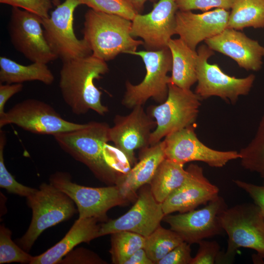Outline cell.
<instances>
[{
	"label": "cell",
	"mask_w": 264,
	"mask_h": 264,
	"mask_svg": "<svg viewBox=\"0 0 264 264\" xmlns=\"http://www.w3.org/2000/svg\"><path fill=\"white\" fill-rule=\"evenodd\" d=\"M239 154L242 167L258 173L264 179V114L253 138Z\"/></svg>",
	"instance_id": "cell-28"
},
{
	"label": "cell",
	"mask_w": 264,
	"mask_h": 264,
	"mask_svg": "<svg viewBox=\"0 0 264 264\" xmlns=\"http://www.w3.org/2000/svg\"><path fill=\"white\" fill-rule=\"evenodd\" d=\"M183 242L184 241L176 232L160 225L146 238L144 249L154 264H157Z\"/></svg>",
	"instance_id": "cell-27"
},
{
	"label": "cell",
	"mask_w": 264,
	"mask_h": 264,
	"mask_svg": "<svg viewBox=\"0 0 264 264\" xmlns=\"http://www.w3.org/2000/svg\"><path fill=\"white\" fill-rule=\"evenodd\" d=\"M201 100L191 89L169 83L166 100L158 105L150 106L147 112L156 122L151 135L150 145L156 144L170 133L193 125Z\"/></svg>",
	"instance_id": "cell-6"
},
{
	"label": "cell",
	"mask_w": 264,
	"mask_h": 264,
	"mask_svg": "<svg viewBox=\"0 0 264 264\" xmlns=\"http://www.w3.org/2000/svg\"><path fill=\"white\" fill-rule=\"evenodd\" d=\"M110 252L113 264H124L137 250L144 248L146 238L130 231H120L111 234Z\"/></svg>",
	"instance_id": "cell-29"
},
{
	"label": "cell",
	"mask_w": 264,
	"mask_h": 264,
	"mask_svg": "<svg viewBox=\"0 0 264 264\" xmlns=\"http://www.w3.org/2000/svg\"><path fill=\"white\" fill-rule=\"evenodd\" d=\"M231 9L227 27L264 28V0H234Z\"/></svg>",
	"instance_id": "cell-26"
},
{
	"label": "cell",
	"mask_w": 264,
	"mask_h": 264,
	"mask_svg": "<svg viewBox=\"0 0 264 264\" xmlns=\"http://www.w3.org/2000/svg\"><path fill=\"white\" fill-rule=\"evenodd\" d=\"M94 218H78L65 237L44 253L34 256L30 264H55L78 244L99 237L100 225Z\"/></svg>",
	"instance_id": "cell-22"
},
{
	"label": "cell",
	"mask_w": 264,
	"mask_h": 264,
	"mask_svg": "<svg viewBox=\"0 0 264 264\" xmlns=\"http://www.w3.org/2000/svg\"><path fill=\"white\" fill-rule=\"evenodd\" d=\"M227 207L224 199L218 196L201 209L175 215H167L163 220L184 242L190 244L198 243L205 239L220 234L223 231L219 216Z\"/></svg>",
	"instance_id": "cell-15"
},
{
	"label": "cell",
	"mask_w": 264,
	"mask_h": 264,
	"mask_svg": "<svg viewBox=\"0 0 264 264\" xmlns=\"http://www.w3.org/2000/svg\"><path fill=\"white\" fill-rule=\"evenodd\" d=\"M188 175L184 165L165 158L159 166L150 183L157 201L163 202L185 180Z\"/></svg>",
	"instance_id": "cell-25"
},
{
	"label": "cell",
	"mask_w": 264,
	"mask_h": 264,
	"mask_svg": "<svg viewBox=\"0 0 264 264\" xmlns=\"http://www.w3.org/2000/svg\"><path fill=\"white\" fill-rule=\"evenodd\" d=\"M8 30L13 46L31 62L47 64L58 58L45 38L42 18L36 14L13 7Z\"/></svg>",
	"instance_id": "cell-12"
},
{
	"label": "cell",
	"mask_w": 264,
	"mask_h": 264,
	"mask_svg": "<svg viewBox=\"0 0 264 264\" xmlns=\"http://www.w3.org/2000/svg\"><path fill=\"white\" fill-rule=\"evenodd\" d=\"M109 129L110 142L121 151L132 165L136 164L134 152L150 146L152 132L156 122L143 106H136L126 115H116Z\"/></svg>",
	"instance_id": "cell-16"
},
{
	"label": "cell",
	"mask_w": 264,
	"mask_h": 264,
	"mask_svg": "<svg viewBox=\"0 0 264 264\" xmlns=\"http://www.w3.org/2000/svg\"><path fill=\"white\" fill-rule=\"evenodd\" d=\"M38 81L50 85L54 76L46 64L33 62L23 65L4 56L0 57V84H22L24 82Z\"/></svg>",
	"instance_id": "cell-24"
},
{
	"label": "cell",
	"mask_w": 264,
	"mask_h": 264,
	"mask_svg": "<svg viewBox=\"0 0 264 264\" xmlns=\"http://www.w3.org/2000/svg\"><path fill=\"white\" fill-rule=\"evenodd\" d=\"M50 183L66 194L77 207L79 218H94L108 221L107 213L111 208L123 205L128 199L116 185L90 187L71 181L66 172H57L50 177Z\"/></svg>",
	"instance_id": "cell-8"
},
{
	"label": "cell",
	"mask_w": 264,
	"mask_h": 264,
	"mask_svg": "<svg viewBox=\"0 0 264 264\" xmlns=\"http://www.w3.org/2000/svg\"><path fill=\"white\" fill-rule=\"evenodd\" d=\"M172 57V75L169 83L190 89L197 82V51L191 49L180 38L171 39L168 44Z\"/></svg>",
	"instance_id": "cell-23"
},
{
	"label": "cell",
	"mask_w": 264,
	"mask_h": 264,
	"mask_svg": "<svg viewBox=\"0 0 264 264\" xmlns=\"http://www.w3.org/2000/svg\"><path fill=\"white\" fill-rule=\"evenodd\" d=\"M59 264H106L93 252L83 248L71 251Z\"/></svg>",
	"instance_id": "cell-37"
},
{
	"label": "cell",
	"mask_w": 264,
	"mask_h": 264,
	"mask_svg": "<svg viewBox=\"0 0 264 264\" xmlns=\"http://www.w3.org/2000/svg\"><path fill=\"white\" fill-rule=\"evenodd\" d=\"M110 128L107 123L91 121L81 129L53 136L63 151L86 165L98 179L115 185L120 176L108 162Z\"/></svg>",
	"instance_id": "cell-2"
},
{
	"label": "cell",
	"mask_w": 264,
	"mask_h": 264,
	"mask_svg": "<svg viewBox=\"0 0 264 264\" xmlns=\"http://www.w3.org/2000/svg\"><path fill=\"white\" fill-rule=\"evenodd\" d=\"M190 244L183 242L165 256L157 264H191L192 260Z\"/></svg>",
	"instance_id": "cell-36"
},
{
	"label": "cell",
	"mask_w": 264,
	"mask_h": 264,
	"mask_svg": "<svg viewBox=\"0 0 264 264\" xmlns=\"http://www.w3.org/2000/svg\"><path fill=\"white\" fill-rule=\"evenodd\" d=\"M94 10L122 17L132 21L138 13L125 0H83Z\"/></svg>",
	"instance_id": "cell-32"
},
{
	"label": "cell",
	"mask_w": 264,
	"mask_h": 264,
	"mask_svg": "<svg viewBox=\"0 0 264 264\" xmlns=\"http://www.w3.org/2000/svg\"><path fill=\"white\" fill-rule=\"evenodd\" d=\"M233 181L238 187L249 194L264 217V186H258L238 179Z\"/></svg>",
	"instance_id": "cell-38"
},
{
	"label": "cell",
	"mask_w": 264,
	"mask_h": 264,
	"mask_svg": "<svg viewBox=\"0 0 264 264\" xmlns=\"http://www.w3.org/2000/svg\"><path fill=\"white\" fill-rule=\"evenodd\" d=\"M128 2L132 7L138 13H139L143 8L145 3L147 1H152L153 0H125Z\"/></svg>",
	"instance_id": "cell-41"
},
{
	"label": "cell",
	"mask_w": 264,
	"mask_h": 264,
	"mask_svg": "<svg viewBox=\"0 0 264 264\" xmlns=\"http://www.w3.org/2000/svg\"><path fill=\"white\" fill-rule=\"evenodd\" d=\"M22 88L23 85L21 83L0 84V117L5 113L4 106L8 100Z\"/></svg>",
	"instance_id": "cell-39"
},
{
	"label": "cell",
	"mask_w": 264,
	"mask_h": 264,
	"mask_svg": "<svg viewBox=\"0 0 264 264\" xmlns=\"http://www.w3.org/2000/svg\"><path fill=\"white\" fill-rule=\"evenodd\" d=\"M219 219L228 239L226 250L220 253L217 262L230 263L241 247L253 249L261 260L264 259V217L256 204L244 203L227 207Z\"/></svg>",
	"instance_id": "cell-4"
},
{
	"label": "cell",
	"mask_w": 264,
	"mask_h": 264,
	"mask_svg": "<svg viewBox=\"0 0 264 264\" xmlns=\"http://www.w3.org/2000/svg\"><path fill=\"white\" fill-rule=\"evenodd\" d=\"M230 12L216 8L201 14L178 10L176 13V34L191 49L202 41L215 36L227 27Z\"/></svg>",
	"instance_id": "cell-20"
},
{
	"label": "cell",
	"mask_w": 264,
	"mask_h": 264,
	"mask_svg": "<svg viewBox=\"0 0 264 264\" xmlns=\"http://www.w3.org/2000/svg\"><path fill=\"white\" fill-rule=\"evenodd\" d=\"M34 256L17 245L11 239V231L1 225L0 227V264L20 263L30 264Z\"/></svg>",
	"instance_id": "cell-30"
},
{
	"label": "cell",
	"mask_w": 264,
	"mask_h": 264,
	"mask_svg": "<svg viewBox=\"0 0 264 264\" xmlns=\"http://www.w3.org/2000/svg\"><path fill=\"white\" fill-rule=\"evenodd\" d=\"M131 29L129 20L90 9L85 15L83 39L92 55L107 62L120 53L131 54L143 44L132 36Z\"/></svg>",
	"instance_id": "cell-3"
},
{
	"label": "cell",
	"mask_w": 264,
	"mask_h": 264,
	"mask_svg": "<svg viewBox=\"0 0 264 264\" xmlns=\"http://www.w3.org/2000/svg\"><path fill=\"white\" fill-rule=\"evenodd\" d=\"M52 2L56 6H58L60 4V0H52Z\"/></svg>",
	"instance_id": "cell-42"
},
{
	"label": "cell",
	"mask_w": 264,
	"mask_h": 264,
	"mask_svg": "<svg viewBox=\"0 0 264 264\" xmlns=\"http://www.w3.org/2000/svg\"><path fill=\"white\" fill-rule=\"evenodd\" d=\"M166 158L184 165L201 161L214 168H221L229 161L240 159L239 152L212 149L198 138L193 125L167 135L163 140Z\"/></svg>",
	"instance_id": "cell-13"
},
{
	"label": "cell",
	"mask_w": 264,
	"mask_h": 264,
	"mask_svg": "<svg viewBox=\"0 0 264 264\" xmlns=\"http://www.w3.org/2000/svg\"><path fill=\"white\" fill-rule=\"evenodd\" d=\"M5 132L0 130V187L7 192L20 196L27 197L37 189L19 183L7 170L4 161V149L6 144Z\"/></svg>",
	"instance_id": "cell-31"
},
{
	"label": "cell",
	"mask_w": 264,
	"mask_h": 264,
	"mask_svg": "<svg viewBox=\"0 0 264 264\" xmlns=\"http://www.w3.org/2000/svg\"><path fill=\"white\" fill-rule=\"evenodd\" d=\"M140 150L139 161L127 174L119 177L115 184L128 199H131L142 186L150 184L166 158L163 140Z\"/></svg>",
	"instance_id": "cell-21"
},
{
	"label": "cell",
	"mask_w": 264,
	"mask_h": 264,
	"mask_svg": "<svg viewBox=\"0 0 264 264\" xmlns=\"http://www.w3.org/2000/svg\"><path fill=\"white\" fill-rule=\"evenodd\" d=\"M178 10L189 11L200 10L208 11L213 8L231 9L234 0H174Z\"/></svg>",
	"instance_id": "cell-33"
},
{
	"label": "cell",
	"mask_w": 264,
	"mask_h": 264,
	"mask_svg": "<svg viewBox=\"0 0 264 264\" xmlns=\"http://www.w3.org/2000/svg\"><path fill=\"white\" fill-rule=\"evenodd\" d=\"M204 42L210 49L231 58L245 70L258 71L262 68L264 46L242 32L227 27Z\"/></svg>",
	"instance_id": "cell-19"
},
{
	"label": "cell",
	"mask_w": 264,
	"mask_h": 264,
	"mask_svg": "<svg viewBox=\"0 0 264 264\" xmlns=\"http://www.w3.org/2000/svg\"><path fill=\"white\" fill-rule=\"evenodd\" d=\"M82 4L83 0H65L48 18H42L46 42L63 62L92 54L87 42L78 39L74 32V12Z\"/></svg>",
	"instance_id": "cell-9"
},
{
	"label": "cell",
	"mask_w": 264,
	"mask_h": 264,
	"mask_svg": "<svg viewBox=\"0 0 264 264\" xmlns=\"http://www.w3.org/2000/svg\"><path fill=\"white\" fill-rule=\"evenodd\" d=\"M0 2L22 8L43 19L49 17L48 12L52 7L51 0H0Z\"/></svg>",
	"instance_id": "cell-34"
},
{
	"label": "cell",
	"mask_w": 264,
	"mask_h": 264,
	"mask_svg": "<svg viewBox=\"0 0 264 264\" xmlns=\"http://www.w3.org/2000/svg\"><path fill=\"white\" fill-rule=\"evenodd\" d=\"M109 70L106 61L92 54L63 62L59 88L64 101L73 113L84 114L92 110L104 115L109 111L94 82Z\"/></svg>",
	"instance_id": "cell-1"
},
{
	"label": "cell",
	"mask_w": 264,
	"mask_h": 264,
	"mask_svg": "<svg viewBox=\"0 0 264 264\" xmlns=\"http://www.w3.org/2000/svg\"><path fill=\"white\" fill-rule=\"evenodd\" d=\"M26 198L32 211V218L28 229L18 243L27 252L44 230L69 219L76 209L73 201L50 183L41 184L39 189Z\"/></svg>",
	"instance_id": "cell-5"
},
{
	"label": "cell",
	"mask_w": 264,
	"mask_h": 264,
	"mask_svg": "<svg viewBox=\"0 0 264 264\" xmlns=\"http://www.w3.org/2000/svg\"><path fill=\"white\" fill-rule=\"evenodd\" d=\"M131 54L142 58L146 73L142 81L137 85L126 82L122 104L132 109L136 106H143L151 98L159 104L164 102L168 96L170 78L167 74L172 67V57L169 48L136 51Z\"/></svg>",
	"instance_id": "cell-7"
},
{
	"label": "cell",
	"mask_w": 264,
	"mask_h": 264,
	"mask_svg": "<svg viewBox=\"0 0 264 264\" xmlns=\"http://www.w3.org/2000/svg\"><path fill=\"white\" fill-rule=\"evenodd\" d=\"M199 247L191 264H213L217 262L221 252L219 244L215 241L202 240L198 243Z\"/></svg>",
	"instance_id": "cell-35"
},
{
	"label": "cell",
	"mask_w": 264,
	"mask_h": 264,
	"mask_svg": "<svg viewBox=\"0 0 264 264\" xmlns=\"http://www.w3.org/2000/svg\"><path fill=\"white\" fill-rule=\"evenodd\" d=\"M165 216L162 203L156 200L150 188H144L126 213L100 225L99 237L127 231L146 238L160 225Z\"/></svg>",
	"instance_id": "cell-17"
},
{
	"label": "cell",
	"mask_w": 264,
	"mask_h": 264,
	"mask_svg": "<svg viewBox=\"0 0 264 264\" xmlns=\"http://www.w3.org/2000/svg\"><path fill=\"white\" fill-rule=\"evenodd\" d=\"M178 10L174 0H158L150 12L135 16L132 21V36L142 39L143 45L148 50L168 47L171 37L176 34Z\"/></svg>",
	"instance_id": "cell-14"
},
{
	"label": "cell",
	"mask_w": 264,
	"mask_h": 264,
	"mask_svg": "<svg viewBox=\"0 0 264 264\" xmlns=\"http://www.w3.org/2000/svg\"><path fill=\"white\" fill-rule=\"evenodd\" d=\"M124 264H154L148 256L144 248L134 253Z\"/></svg>",
	"instance_id": "cell-40"
},
{
	"label": "cell",
	"mask_w": 264,
	"mask_h": 264,
	"mask_svg": "<svg viewBox=\"0 0 264 264\" xmlns=\"http://www.w3.org/2000/svg\"><path fill=\"white\" fill-rule=\"evenodd\" d=\"M186 169L188 175L184 182L162 203L165 216L195 210L219 196V188L205 176L202 167L191 164Z\"/></svg>",
	"instance_id": "cell-18"
},
{
	"label": "cell",
	"mask_w": 264,
	"mask_h": 264,
	"mask_svg": "<svg viewBox=\"0 0 264 264\" xmlns=\"http://www.w3.org/2000/svg\"><path fill=\"white\" fill-rule=\"evenodd\" d=\"M197 52L198 84L195 92L202 100L217 96L234 104L240 96L249 93L255 80L254 74L238 78L225 73L217 64H209L208 59L215 53L206 44L199 46Z\"/></svg>",
	"instance_id": "cell-10"
},
{
	"label": "cell",
	"mask_w": 264,
	"mask_h": 264,
	"mask_svg": "<svg viewBox=\"0 0 264 264\" xmlns=\"http://www.w3.org/2000/svg\"><path fill=\"white\" fill-rule=\"evenodd\" d=\"M8 124L15 125L31 133L53 136L86 125L64 119L49 104L35 99H27L16 104L0 117V129Z\"/></svg>",
	"instance_id": "cell-11"
}]
</instances>
